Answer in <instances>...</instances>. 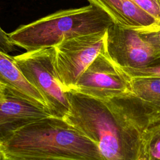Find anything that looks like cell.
<instances>
[{
	"label": "cell",
	"mask_w": 160,
	"mask_h": 160,
	"mask_svg": "<svg viewBox=\"0 0 160 160\" xmlns=\"http://www.w3.org/2000/svg\"><path fill=\"white\" fill-rule=\"evenodd\" d=\"M160 25V0H131Z\"/></svg>",
	"instance_id": "obj_14"
},
{
	"label": "cell",
	"mask_w": 160,
	"mask_h": 160,
	"mask_svg": "<svg viewBox=\"0 0 160 160\" xmlns=\"http://www.w3.org/2000/svg\"><path fill=\"white\" fill-rule=\"evenodd\" d=\"M142 31L149 41L160 50V25L154 29L142 30Z\"/></svg>",
	"instance_id": "obj_16"
},
{
	"label": "cell",
	"mask_w": 160,
	"mask_h": 160,
	"mask_svg": "<svg viewBox=\"0 0 160 160\" xmlns=\"http://www.w3.org/2000/svg\"><path fill=\"white\" fill-rule=\"evenodd\" d=\"M0 85L4 87L7 92L28 100L36 106L48 111L44 99L25 79L13 57L1 51Z\"/></svg>",
	"instance_id": "obj_10"
},
{
	"label": "cell",
	"mask_w": 160,
	"mask_h": 160,
	"mask_svg": "<svg viewBox=\"0 0 160 160\" xmlns=\"http://www.w3.org/2000/svg\"><path fill=\"white\" fill-rule=\"evenodd\" d=\"M110 17L94 5L56 11L8 34L16 46L32 51L54 47L65 39L106 31L113 24Z\"/></svg>",
	"instance_id": "obj_3"
},
{
	"label": "cell",
	"mask_w": 160,
	"mask_h": 160,
	"mask_svg": "<svg viewBox=\"0 0 160 160\" xmlns=\"http://www.w3.org/2000/svg\"><path fill=\"white\" fill-rule=\"evenodd\" d=\"M16 49V46L11 42L8 34L0 27V51L8 54Z\"/></svg>",
	"instance_id": "obj_15"
},
{
	"label": "cell",
	"mask_w": 160,
	"mask_h": 160,
	"mask_svg": "<svg viewBox=\"0 0 160 160\" xmlns=\"http://www.w3.org/2000/svg\"><path fill=\"white\" fill-rule=\"evenodd\" d=\"M138 160H160V119L142 132Z\"/></svg>",
	"instance_id": "obj_12"
},
{
	"label": "cell",
	"mask_w": 160,
	"mask_h": 160,
	"mask_svg": "<svg viewBox=\"0 0 160 160\" xmlns=\"http://www.w3.org/2000/svg\"><path fill=\"white\" fill-rule=\"evenodd\" d=\"M7 158L33 160H104L97 145L64 119L28 124L2 145Z\"/></svg>",
	"instance_id": "obj_2"
},
{
	"label": "cell",
	"mask_w": 160,
	"mask_h": 160,
	"mask_svg": "<svg viewBox=\"0 0 160 160\" xmlns=\"http://www.w3.org/2000/svg\"><path fill=\"white\" fill-rule=\"evenodd\" d=\"M6 95V90L2 86L0 85V98H3Z\"/></svg>",
	"instance_id": "obj_18"
},
{
	"label": "cell",
	"mask_w": 160,
	"mask_h": 160,
	"mask_svg": "<svg viewBox=\"0 0 160 160\" xmlns=\"http://www.w3.org/2000/svg\"><path fill=\"white\" fill-rule=\"evenodd\" d=\"M129 78H160V59L154 64L142 68H120Z\"/></svg>",
	"instance_id": "obj_13"
},
{
	"label": "cell",
	"mask_w": 160,
	"mask_h": 160,
	"mask_svg": "<svg viewBox=\"0 0 160 160\" xmlns=\"http://www.w3.org/2000/svg\"><path fill=\"white\" fill-rule=\"evenodd\" d=\"M6 160H33V159H19V158H7Z\"/></svg>",
	"instance_id": "obj_19"
},
{
	"label": "cell",
	"mask_w": 160,
	"mask_h": 160,
	"mask_svg": "<svg viewBox=\"0 0 160 160\" xmlns=\"http://www.w3.org/2000/svg\"><path fill=\"white\" fill-rule=\"evenodd\" d=\"M49 116H52L47 109L6 91L0 98V144L24 126Z\"/></svg>",
	"instance_id": "obj_8"
},
{
	"label": "cell",
	"mask_w": 160,
	"mask_h": 160,
	"mask_svg": "<svg viewBox=\"0 0 160 160\" xmlns=\"http://www.w3.org/2000/svg\"><path fill=\"white\" fill-rule=\"evenodd\" d=\"M105 12L113 23L128 29L148 30L159 26L148 13L131 0H88Z\"/></svg>",
	"instance_id": "obj_9"
},
{
	"label": "cell",
	"mask_w": 160,
	"mask_h": 160,
	"mask_svg": "<svg viewBox=\"0 0 160 160\" xmlns=\"http://www.w3.org/2000/svg\"><path fill=\"white\" fill-rule=\"evenodd\" d=\"M105 53L119 68H142L160 59V50L149 41L142 30L114 24L106 31Z\"/></svg>",
	"instance_id": "obj_6"
},
{
	"label": "cell",
	"mask_w": 160,
	"mask_h": 160,
	"mask_svg": "<svg viewBox=\"0 0 160 160\" xmlns=\"http://www.w3.org/2000/svg\"><path fill=\"white\" fill-rule=\"evenodd\" d=\"M64 119L93 141L104 160H138L141 132L111 101L67 91Z\"/></svg>",
	"instance_id": "obj_1"
},
{
	"label": "cell",
	"mask_w": 160,
	"mask_h": 160,
	"mask_svg": "<svg viewBox=\"0 0 160 160\" xmlns=\"http://www.w3.org/2000/svg\"><path fill=\"white\" fill-rule=\"evenodd\" d=\"M71 89L107 101L130 92V81L104 51L84 70Z\"/></svg>",
	"instance_id": "obj_7"
},
{
	"label": "cell",
	"mask_w": 160,
	"mask_h": 160,
	"mask_svg": "<svg viewBox=\"0 0 160 160\" xmlns=\"http://www.w3.org/2000/svg\"><path fill=\"white\" fill-rule=\"evenodd\" d=\"M130 92L160 111V78H129Z\"/></svg>",
	"instance_id": "obj_11"
},
{
	"label": "cell",
	"mask_w": 160,
	"mask_h": 160,
	"mask_svg": "<svg viewBox=\"0 0 160 160\" xmlns=\"http://www.w3.org/2000/svg\"><path fill=\"white\" fill-rule=\"evenodd\" d=\"M7 158V156L6 155V153L2 148V145L0 144V160H6Z\"/></svg>",
	"instance_id": "obj_17"
},
{
	"label": "cell",
	"mask_w": 160,
	"mask_h": 160,
	"mask_svg": "<svg viewBox=\"0 0 160 160\" xmlns=\"http://www.w3.org/2000/svg\"><path fill=\"white\" fill-rule=\"evenodd\" d=\"M106 31L64 39L54 46L56 68L65 91L72 89L84 70L105 51Z\"/></svg>",
	"instance_id": "obj_5"
},
{
	"label": "cell",
	"mask_w": 160,
	"mask_h": 160,
	"mask_svg": "<svg viewBox=\"0 0 160 160\" xmlns=\"http://www.w3.org/2000/svg\"><path fill=\"white\" fill-rule=\"evenodd\" d=\"M13 58L25 79L44 99L51 116L64 119L69 103L57 73L55 48L26 51Z\"/></svg>",
	"instance_id": "obj_4"
}]
</instances>
